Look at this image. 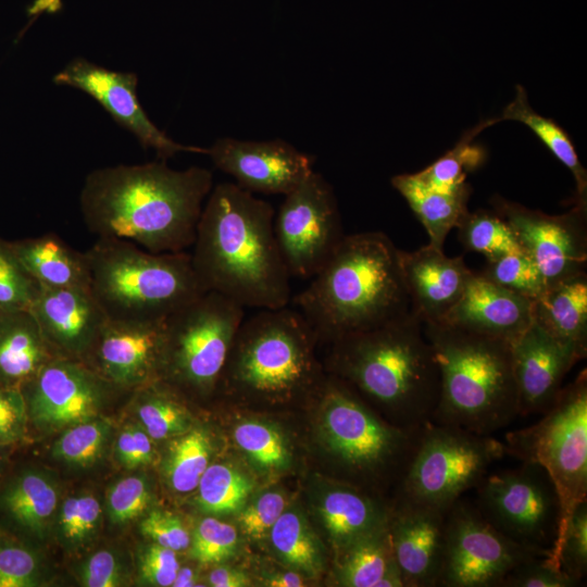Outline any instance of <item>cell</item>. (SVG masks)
I'll return each mask as SVG.
<instances>
[{"label": "cell", "instance_id": "obj_11", "mask_svg": "<svg viewBox=\"0 0 587 587\" xmlns=\"http://www.w3.org/2000/svg\"><path fill=\"white\" fill-rule=\"evenodd\" d=\"M476 507L514 542L548 557L557 538L560 503L546 471L535 463L487 474L476 486Z\"/></svg>", "mask_w": 587, "mask_h": 587}, {"label": "cell", "instance_id": "obj_16", "mask_svg": "<svg viewBox=\"0 0 587 587\" xmlns=\"http://www.w3.org/2000/svg\"><path fill=\"white\" fill-rule=\"evenodd\" d=\"M114 389L79 360L53 357L22 388L29 422L43 432L63 430L102 415Z\"/></svg>", "mask_w": 587, "mask_h": 587}, {"label": "cell", "instance_id": "obj_42", "mask_svg": "<svg viewBox=\"0 0 587 587\" xmlns=\"http://www.w3.org/2000/svg\"><path fill=\"white\" fill-rule=\"evenodd\" d=\"M234 438L239 448L262 467L282 469L289 463V452L283 437L266 424L242 422L236 426Z\"/></svg>", "mask_w": 587, "mask_h": 587}, {"label": "cell", "instance_id": "obj_5", "mask_svg": "<svg viewBox=\"0 0 587 587\" xmlns=\"http://www.w3.org/2000/svg\"><path fill=\"white\" fill-rule=\"evenodd\" d=\"M423 330L440 376L433 422L491 435L519 416L511 342L445 323Z\"/></svg>", "mask_w": 587, "mask_h": 587}, {"label": "cell", "instance_id": "obj_44", "mask_svg": "<svg viewBox=\"0 0 587 587\" xmlns=\"http://www.w3.org/2000/svg\"><path fill=\"white\" fill-rule=\"evenodd\" d=\"M238 546L236 528L215 517H204L195 527L190 555L200 563H218L235 554Z\"/></svg>", "mask_w": 587, "mask_h": 587}, {"label": "cell", "instance_id": "obj_38", "mask_svg": "<svg viewBox=\"0 0 587 587\" xmlns=\"http://www.w3.org/2000/svg\"><path fill=\"white\" fill-rule=\"evenodd\" d=\"M253 488L249 478L228 464L207 467L198 489L197 503L205 513L225 515L238 512Z\"/></svg>", "mask_w": 587, "mask_h": 587}, {"label": "cell", "instance_id": "obj_12", "mask_svg": "<svg viewBox=\"0 0 587 587\" xmlns=\"http://www.w3.org/2000/svg\"><path fill=\"white\" fill-rule=\"evenodd\" d=\"M322 415L328 447L345 466L362 474L395 469L403 476L422 427L387 424L338 385L325 387Z\"/></svg>", "mask_w": 587, "mask_h": 587}, {"label": "cell", "instance_id": "obj_25", "mask_svg": "<svg viewBox=\"0 0 587 587\" xmlns=\"http://www.w3.org/2000/svg\"><path fill=\"white\" fill-rule=\"evenodd\" d=\"M53 357L28 310L0 312V386L22 390Z\"/></svg>", "mask_w": 587, "mask_h": 587}, {"label": "cell", "instance_id": "obj_2", "mask_svg": "<svg viewBox=\"0 0 587 587\" xmlns=\"http://www.w3.org/2000/svg\"><path fill=\"white\" fill-rule=\"evenodd\" d=\"M191 247L192 267L205 291L243 308L287 307L291 276L268 202L237 184H218L202 209Z\"/></svg>", "mask_w": 587, "mask_h": 587}, {"label": "cell", "instance_id": "obj_36", "mask_svg": "<svg viewBox=\"0 0 587 587\" xmlns=\"http://www.w3.org/2000/svg\"><path fill=\"white\" fill-rule=\"evenodd\" d=\"M498 122L499 118H492L476 125L446 154L426 168L414 173L415 177L428 187L442 190H453L466 184V173L477 168L485 159V152L472 143L473 139L483 129Z\"/></svg>", "mask_w": 587, "mask_h": 587}, {"label": "cell", "instance_id": "obj_20", "mask_svg": "<svg viewBox=\"0 0 587 587\" xmlns=\"http://www.w3.org/2000/svg\"><path fill=\"white\" fill-rule=\"evenodd\" d=\"M28 311L55 357L82 362L108 320L89 288L37 284Z\"/></svg>", "mask_w": 587, "mask_h": 587}, {"label": "cell", "instance_id": "obj_18", "mask_svg": "<svg viewBox=\"0 0 587 587\" xmlns=\"http://www.w3.org/2000/svg\"><path fill=\"white\" fill-rule=\"evenodd\" d=\"M53 80L88 93L115 122L132 132L143 148L154 149L162 160L180 151L208 153V149L173 141L149 120L137 98L135 73L114 72L76 58Z\"/></svg>", "mask_w": 587, "mask_h": 587}, {"label": "cell", "instance_id": "obj_26", "mask_svg": "<svg viewBox=\"0 0 587 587\" xmlns=\"http://www.w3.org/2000/svg\"><path fill=\"white\" fill-rule=\"evenodd\" d=\"M27 275L38 285L52 288H89L84 252L52 234L5 243Z\"/></svg>", "mask_w": 587, "mask_h": 587}, {"label": "cell", "instance_id": "obj_50", "mask_svg": "<svg viewBox=\"0 0 587 587\" xmlns=\"http://www.w3.org/2000/svg\"><path fill=\"white\" fill-rule=\"evenodd\" d=\"M139 529L152 542L176 552L189 548L191 535L182 521L167 511L150 510L141 520Z\"/></svg>", "mask_w": 587, "mask_h": 587}, {"label": "cell", "instance_id": "obj_33", "mask_svg": "<svg viewBox=\"0 0 587 587\" xmlns=\"http://www.w3.org/2000/svg\"><path fill=\"white\" fill-rule=\"evenodd\" d=\"M211 440L201 428H190L170 444L164 460V475L168 486L178 494L197 489L210 465Z\"/></svg>", "mask_w": 587, "mask_h": 587}, {"label": "cell", "instance_id": "obj_14", "mask_svg": "<svg viewBox=\"0 0 587 587\" xmlns=\"http://www.w3.org/2000/svg\"><path fill=\"white\" fill-rule=\"evenodd\" d=\"M274 232L291 277L311 278L327 262L345 234L333 188L321 174L312 171L285 196Z\"/></svg>", "mask_w": 587, "mask_h": 587}, {"label": "cell", "instance_id": "obj_24", "mask_svg": "<svg viewBox=\"0 0 587 587\" xmlns=\"http://www.w3.org/2000/svg\"><path fill=\"white\" fill-rule=\"evenodd\" d=\"M532 322V300L473 272L459 301L440 323L512 342Z\"/></svg>", "mask_w": 587, "mask_h": 587}, {"label": "cell", "instance_id": "obj_27", "mask_svg": "<svg viewBox=\"0 0 587 587\" xmlns=\"http://www.w3.org/2000/svg\"><path fill=\"white\" fill-rule=\"evenodd\" d=\"M533 321L584 359L587 354V274L548 288L534 300Z\"/></svg>", "mask_w": 587, "mask_h": 587}, {"label": "cell", "instance_id": "obj_19", "mask_svg": "<svg viewBox=\"0 0 587 587\" xmlns=\"http://www.w3.org/2000/svg\"><path fill=\"white\" fill-rule=\"evenodd\" d=\"M249 192L287 195L312 172L311 158L282 141L217 140L208 153Z\"/></svg>", "mask_w": 587, "mask_h": 587}, {"label": "cell", "instance_id": "obj_10", "mask_svg": "<svg viewBox=\"0 0 587 587\" xmlns=\"http://www.w3.org/2000/svg\"><path fill=\"white\" fill-rule=\"evenodd\" d=\"M243 307L205 291L165 320L161 378L208 390L222 376L245 319Z\"/></svg>", "mask_w": 587, "mask_h": 587}, {"label": "cell", "instance_id": "obj_4", "mask_svg": "<svg viewBox=\"0 0 587 587\" xmlns=\"http://www.w3.org/2000/svg\"><path fill=\"white\" fill-rule=\"evenodd\" d=\"M334 367L397 425L419 429L433 420L439 369L423 323L413 313L334 341Z\"/></svg>", "mask_w": 587, "mask_h": 587}, {"label": "cell", "instance_id": "obj_49", "mask_svg": "<svg viewBox=\"0 0 587 587\" xmlns=\"http://www.w3.org/2000/svg\"><path fill=\"white\" fill-rule=\"evenodd\" d=\"M579 583L545 561V557L532 558L513 569L501 587H574Z\"/></svg>", "mask_w": 587, "mask_h": 587}, {"label": "cell", "instance_id": "obj_8", "mask_svg": "<svg viewBox=\"0 0 587 587\" xmlns=\"http://www.w3.org/2000/svg\"><path fill=\"white\" fill-rule=\"evenodd\" d=\"M504 454L491 435L429 421L401 478L402 499L448 511Z\"/></svg>", "mask_w": 587, "mask_h": 587}, {"label": "cell", "instance_id": "obj_46", "mask_svg": "<svg viewBox=\"0 0 587 587\" xmlns=\"http://www.w3.org/2000/svg\"><path fill=\"white\" fill-rule=\"evenodd\" d=\"M42 579L43 565L36 552L14 541H0V587H34Z\"/></svg>", "mask_w": 587, "mask_h": 587}, {"label": "cell", "instance_id": "obj_47", "mask_svg": "<svg viewBox=\"0 0 587 587\" xmlns=\"http://www.w3.org/2000/svg\"><path fill=\"white\" fill-rule=\"evenodd\" d=\"M37 289L35 283L0 242V312L28 310Z\"/></svg>", "mask_w": 587, "mask_h": 587}, {"label": "cell", "instance_id": "obj_3", "mask_svg": "<svg viewBox=\"0 0 587 587\" xmlns=\"http://www.w3.org/2000/svg\"><path fill=\"white\" fill-rule=\"evenodd\" d=\"M294 299L315 337L337 340L410 313L400 249L382 232L345 235Z\"/></svg>", "mask_w": 587, "mask_h": 587}, {"label": "cell", "instance_id": "obj_22", "mask_svg": "<svg viewBox=\"0 0 587 587\" xmlns=\"http://www.w3.org/2000/svg\"><path fill=\"white\" fill-rule=\"evenodd\" d=\"M519 397V415L545 413L554 402L562 382L580 360L535 321L511 342Z\"/></svg>", "mask_w": 587, "mask_h": 587}, {"label": "cell", "instance_id": "obj_58", "mask_svg": "<svg viewBox=\"0 0 587 587\" xmlns=\"http://www.w3.org/2000/svg\"><path fill=\"white\" fill-rule=\"evenodd\" d=\"M198 574L190 567H179L175 580L172 586L174 587H192L198 586Z\"/></svg>", "mask_w": 587, "mask_h": 587}, {"label": "cell", "instance_id": "obj_37", "mask_svg": "<svg viewBox=\"0 0 587 587\" xmlns=\"http://www.w3.org/2000/svg\"><path fill=\"white\" fill-rule=\"evenodd\" d=\"M112 434V423L99 415L63 429L53 442L51 453L70 466H91L104 454Z\"/></svg>", "mask_w": 587, "mask_h": 587}, {"label": "cell", "instance_id": "obj_30", "mask_svg": "<svg viewBox=\"0 0 587 587\" xmlns=\"http://www.w3.org/2000/svg\"><path fill=\"white\" fill-rule=\"evenodd\" d=\"M338 580L348 587H404L387 526L342 548Z\"/></svg>", "mask_w": 587, "mask_h": 587}, {"label": "cell", "instance_id": "obj_35", "mask_svg": "<svg viewBox=\"0 0 587 587\" xmlns=\"http://www.w3.org/2000/svg\"><path fill=\"white\" fill-rule=\"evenodd\" d=\"M455 228L461 245L467 251L485 255L487 261L510 252L524 251L512 228L495 211H467Z\"/></svg>", "mask_w": 587, "mask_h": 587}, {"label": "cell", "instance_id": "obj_21", "mask_svg": "<svg viewBox=\"0 0 587 587\" xmlns=\"http://www.w3.org/2000/svg\"><path fill=\"white\" fill-rule=\"evenodd\" d=\"M447 512L402 499L388 515V536L403 586H438Z\"/></svg>", "mask_w": 587, "mask_h": 587}, {"label": "cell", "instance_id": "obj_51", "mask_svg": "<svg viewBox=\"0 0 587 587\" xmlns=\"http://www.w3.org/2000/svg\"><path fill=\"white\" fill-rule=\"evenodd\" d=\"M285 507L286 500L282 494H262L239 514L238 521L243 533L255 539L264 537L284 513Z\"/></svg>", "mask_w": 587, "mask_h": 587}, {"label": "cell", "instance_id": "obj_15", "mask_svg": "<svg viewBox=\"0 0 587 587\" xmlns=\"http://www.w3.org/2000/svg\"><path fill=\"white\" fill-rule=\"evenodd\" d=\"M490 203L539 268L546 290L586 273L587 203L574 202L570 211L559 215L532 210L500 196H494Z\"/></svg>", "mask_w": 587, "mask_h": 587}, {"label": "cell", "instance_id": "obj_53", "mask_svg": "<svg viewBox=\"0 0 587 587\" xmlns=\"http://www.w3.org/2000/svg\"><path fill=\"white\" fill-rule=\"evenodd\" d=\"M29 423L22 390L0 386V446L22 441L28 434Z\"/></svg>", "mask_w": 587, "mask_h": 587}, {"label": "cell", "instance_id": "obj_28", "mask_svg": "<svg viewBox=\"0 0 587 587\" xmlns=\"http://www.w3.org/2000/svg\"><path fill=\"white\" fill-rule=\"evenodd\" d=\"M391 185L426 229L428 245L444 250L447 235L469 211L471 185L466 183L453 190H442L422 184L414 174L396 175Z\"/></svg>", "mask_w": 587, "mask_h": 587}, {"label": "cell", "instance_id": "obj_6", "mask_svg": "<svg viewBox=\"0 0 587 587\" xmlns=\"http://www.w3.org/2000/svg\"><path fill=\"white\" fill-rule=\"evenodd\" d=\"M84 254L89 290L109 319L165 320L205 292L186 251L153 253L127 240L98 238Z\"/></svg>", "mask_w": 587, "mask_h": 587}, {"label": "cell", "instance_id": "obj_41", "mask_svg": "<svg viewBox=\"0 0 587 587\" xmlns=\"http://www.w3.org/2000/svg\"><path fill=\"white\" fill-rule=\"evenodd\" d=\"M479 274L532 301L546 291V284L539 268L524 251L510 252L496 260L487 261Z\"/></svg>", "mask_w": 587, "mask_h": 587}, {"label": "cell", "instance_id": "obj_23", "mask_svg": "<svg viewBox=\"0 0 587 587\" xmlns=\"http://www.w3.org/2000/svg\"><path fill=\"white\" fill-rule=\"evenodd\" d=\"M400 264L411 310L423 324L445 320L473 273L462 257H447L428 243L412 252L400 250Z\"/></svg>", "mask_w": 587, "mask_h": 587}, {"label": "cell", "instance_id": "obj_9", "mask_svg": "<svg viewBox=\"0 0 587 587\" xmlns=\"http://www.w3.org/2000/svg\"><path fill=\"white\" fill-rule=\"evenodd\" d=\"M315 337L298 310L260 309L243 319L226 364L230 378L259 395H283L312 374L310 346Z\"/></svg>", "mask_w": 587, "mask_h": 587}, {"label": "cell", "instance_id": "obj_54", "mask_svg": "<svg viewBox=\"0 0 587 587\" xmlns=\"http://www.w3.org/2000/svg\"><path fill=\"white\" fill-rule=\"evenodd\" d=\"M114 455L117 463L125 469L147 466L155 458L153 439L139 424L125 425L115 440Z\"/></svg>", "mask_w": 587, "mask_h": 587}, {"label": "cell", "instance_id": "obj_31", "mask_svg": "<svg viewBox=\"0 0 587 587\" xmlns=\"http://www.w3.org/2000/svg\"><path fill=\"white\" fill-rule=\"evenodd\" d=\"M321 516L326 532L341 549L385 528L388 520L373 499L350 487L327 491L322 499Z\"/></svg>", "mask_w": 587, "mask_h": 587}, {"label": "cell", "instance_id": "obj_29", "mask_svg": "<svg viewBox=\"0 0 587 587\" xmlns=\"http://www.w3.org/2000/svg\"><path fill=\"white\" fill-rule=\"evenodd\" d=\"M0 505L18 527L43 538L57 516L59 487L48 473L26 470L4 488Z\"/></svg>", "mask_w": 587, "mask_h": 587}, {"label": "cell", "instance_id": "obj_7", "mask_svg": "<svg viewBox=\"0 0 587 587\" xmlns=\"http://www.w3.org/2000/svg\"><path fill=\"white\" fill-rule=\"evenodd\" d=\"M505 453L535 463L548 474L560 503L554 545L545 561L553 562L575 508L587 500V373L562 387L537 423L505 436ZM555 569V567H554Z\"/></svg>", "mask_w": 587, "mask_h": 587}, {"label": "cell", "instance_id": "obj_34", "mask_svg": "<svg viewBox=\"0 0 587 587\" xmlns=\"http://www.w3.org/2000/svg\"><path fill=\"white\" fill-rule=\"evenodd\" d=\"M158 380L137 388L135 402L139 425L153 440L179 436L189 430L191 424L185 405Z\"/></svg>", "mask_w": 587, "mask_h": 587}, {"label": "cell", "instance_id": "obj_39", "mask_svg": "<svg viewBox=\"0 0 587 587\" xmlns=\"http://www.w3.org/2000/svg\"><path fill=\"white\" fill-rule=\"evenodd\" d=\"M271 541L282 559L309 575L320 567L316 544L305 522L296 512H284L270 530Z\"/></svg>", "mask_w": 587, "mask_h": 587}, {"label": "cell", "instance_id": "obj_59", "mask_svg": "<svg viewBox=\"0 0 587 587\" xmlns=\"http://www.w3.org/2000/svg\"><path fill=\"white\" fill-rule=\"evenodd\" d=\"M1 447V446H0Z\"/></svg>", "mask_w": 587, "mask_h": 587}, {"label": "cell", "instance_id": "obj_45", "mask_svg": "<svg viewBox=\"0 0 587 587\" xmlns=\"http://www.w3.org/2000/svg\"><path fill=\"white\" fill-rule=\"evenodd\" d=\"M553 566L580 583L587 571V500L580 502L569 521Z\"/></svg>", "mask_w": 587, "mask_h": 587}, {"label": "cell", "instance_id": "obj_56", "mask_svg": "<svg viewBox=\"0 0 587 587\" xmlns=\"http://www.w3.org/2000/svg\"><path fill=\"white\" fill-rule=\"evenodd\" d=\"M266 585L273 587H300L303 586L302 578L295 572H279L272 575Z\"/></svg>", "mask_w": 587, "mask_h": 587}, {"label": "cell", "instance_id": "obj_32", "mask_svg": "<svg viewBox=\"0 0 587 587\" xmlns=\"http://www.w3.org/2000/svg\"><path fill=\"white\" fill-rule=\"evenodd\" d=\"M499 120L516 121L526 125L572 173L576 185L574 202L587 203V172L577 157L571 138L553 120L533 110L523 86H516L514 99L504 108Z\"/></svg>", "mask_w": 587, "mask_h": 587}, {"label": "cell", "instance_id": "obj_13", "mask_svg": "<svg viewBox=\"0 0 587 587\" xmlns=\"http://www.w3.org/2000/svg\"><path fill=\"white\" fill-rule=\"evenodd\" d=\"M541 557L496 529L476 505L458 500L447 512L438 586L501 587L521 563Z\"/></svg>", "mask_w": 587, "mask_h": 587}, {"label": "cell", "instance_id": "obj_43", "mask_svg": "<svg viewBox=\"0 0 587 587\" xmlns=\"http://www.w3.org/2000/svg\"><path fill=\"white\" fill-rule=\"evenodd\" d=\"M151 497V486L143 474L116 480L105 495V510L110 522L124 525L138 519L147 511Z\"/></svg>", "mask_w": 587, "mask_h": 587}, {"label": "cell", "instance_id": "obj_1", "mask_svg": "<svg viewBox=\"0 0 587 587\" xmlns=\"http://www.w3.org/2000/svg\"><path fill=\"white\" fill-rule=\"evenodd\" d=\"M212 173L164 161L91 172L80 193L86 226L98 238L130 241L153 253L186 251L196 237Z\"/></svg>", "mask_w": 587, "mask_h": 587}, {"label": "cell", "instance_id": "obj_57", "mask_svg": "<svg viewBox=\"0 0 587 587\" xmlns=\"http://www.w3.org/2000/svg\"><path fill=\"white\" fill-rule=\"evenodd\" d=\"M62 8V0H35L28 9V15L38 16L42 13H55Z\"/></svg>", "mask_w": 587, "mask_h": 587}, {"label": "cell", "instance_id": "obj_52", "mask_svg": "<svg viewBox=\"0 0 587 587\" xmlns=\"http://www.w3.org/2000/svg\"><path fill=\"white\" fill-rule=\"evenodd\" d=\"M123 559L112 550H99L79 566L78 577L86 587H116L126 582Z\"/></svg>", "mask_w": 587, "mask_h": 587}, {"label": "cell", "instance_id": "obj_17", "mask_svg": "<svg viewBox=\"0 0 587 587\" xmlns=\"http://www.w3.org/2000/svg\"><path fill=\"white\" fill-rule=\"evenodd\" d=\"M165 320L108 317L84 363L120 389H137L160 379Z\"/></svg>", "mask_w": 587, "mask_h": 587}, {"label": "cell", "instance_id": "obj_55", "mask_svg": "<svg viewBox=\"0 0 587 587\" xmlns=\"http://www.w3.org/2000/svg\"><path fill=\"white\" fill-rule=\"evenodd\" d=\"M210 586L213 587H243L250 584L248 576L235 569L215 567L208 577Z\"/></svg>", "mask_w": 587, "mask_h": 587}, {"label": "cell", "instance_id": "obj_48", "mask_svg": "<svg viewBox=\"0 0 587 587\" xmlns=\"http://www.w3.org/2000/svg\"><path fill=\"white\" fill-rule=\"evenodd\" d=\"M179 567L176 551L155 542L145 546L138 554V577L143 585L172 586Z\"/></svg>", "mask_w": 587, "mask_h": 587}, {"label": "cell", "instance_id": "obj_40", "mask_svg": "<svg viewBox=\"0 0 587 587\" xmlns=\"http://www.w3.org/2000/svg\"><path fill=\"white\" fill-rule=\"evenodd\" d=\"M101 516V503L93 495L80 494L66 498L55 516L60 541L72 550L84 547L97 534Z\"/></svg>", "mask_w": 587, "mask_h": 587}]
</instances>
